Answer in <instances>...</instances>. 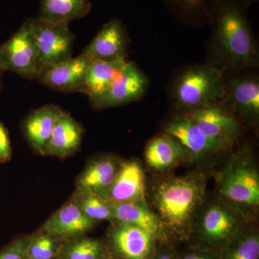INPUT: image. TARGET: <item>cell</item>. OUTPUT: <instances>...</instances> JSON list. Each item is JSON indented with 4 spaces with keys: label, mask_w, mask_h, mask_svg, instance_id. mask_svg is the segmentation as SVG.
I'll use <instances>...</instances> for the list:
<instances>
[{
    "label": "cell",
    "mask_w": 259,
    "mask_h": 259,
    "mask_svg": "<svg viewBox=\"0 0 259 259\" xmlns=\"http://www.w3.org/2000/svg\"><path fill=\"white\" fill-rule=\"evenodd\" d=\"M204 188L203 180L194 175L161 182L154 193V204L162 225L178 234L188 232L203 199Z\"/></svg>",
    "instance_id": "3"
},
{
    "label": "cell",
    "mask_w": 259,
    "mask_h": 259,
    "mask_svg": "<svg viewBox=\"0 0 259 259\" xmlns=\"http://www.w3.org/2000/svg\"><path fill=\"white\" fill-rule=\"evenodd\" d=\"M90 0H41L37 18L69 25L84 18L92 10Z\"/></svg>",
    "instance_id": "23"
},
{
    "label": "cell",
    "mask_w": 259,
    "mask_h": 259,
    "mask_svg": "<svg viewBox=\"0 0 259 259\" xmlns=\"http://www.w3.org/2000/svg\"><path fill=\"white\" fill-rule=\"evenodd\" d=\"M91 60L83 54L44 70L37 81L53 91L65 94L81 93Z\"/></svg>",
    "instance_id": "11"
},
{
    "label": "cell",
    "mask_w": 259,
    "mask_h": 259,
    "mask_svg": "<svg viewBox=\"0 0 259 259\" xmlns=\"http://www.w3.org/2000/svg\"><path fill=\"white\" fill-rule=\"evenodd\" d=\"M224 259H259V239L255 234L245 235L234 241Z\"/></svg>",
    "instance_id": "26"
},
{
    "label": "cell",
    "mask_w": 259,
    "mask_h": 259,
    "mask_svg": "<svg viewBox=\"0 0 259 259\" xmlns=\"http://www.w3.org/2000/svg\"><path fill=\"white\" fill-rule=\"evenodd\" d=\"M127 61H90L81 93L88 96L90 101L105 95Z\"/></svg>",
    "instance_id": "21"
},
{
    "label": "cell",
    "mask_w": 259,
    "mask_h": 259,
    "mask_svg": "<svg viewBox=\"0 0 259 259\" xmlns=\"http://www.w3.org/2000/svg\"><path fill=\"white\" fill-rule=\"evenodd\" d=\"M102 198L110 204L145 202V177L137 161H127L119 167L115 180Z\"/></svg>",
    "instance_id": "13"
},
{
    "label": "cell",
    "mask_w": 259,
    "mask_h": 259,
    "mask_svg": "<svg viewBox=\"0 0 259 259\" xmlns=\"http://www.w3.org/2000/svg\"><path fill=\"white\" fill-rule=\"evenodd\" d=\"M248 3H249L250 6L252 5L255 4V3H258V0H247Z\"/></svg>",
    "instance_id": "34"
},
{
    "label": "cell",
    "mask_w": 259,
    "mask_h": 259,
    "mask_svg": "<svg viewBox=\"0 0 259 259\" xmlns=\"http://www.w3.org/2000/svg\"><path fill=\"white\" fill-rule=\"evenodd\" d=\"M102 246L100 242L90 238H81L68 245L64 259H100Z\"/></svg>",
    "instance_id": "28"
},
{
    "label": "cell",
    "mask_w": 259,
    "mask_h": 259,
    "mask_svg": "<svg viewBox=\"0 0 259 259\" xmlns=\"http://www.w3.org/2000/svg\"><path fill=\"white\" fill-rule=\"evenodd\" d=\"M11 156L12 147L9 134L0 121V163L9 161Z\"/></svg>",
    "instance_id": "30"
},
{
    "label": "cell",
    "mask_w": 259,
    "mask_h": 259,
    "mask_svg": "<svg viewBox=\"0 0 259 259\" xmlns=\"http://www.w3.org/2000/svg\"><path fill=\"white\" fill-rule=\"evenodd\" d=\"M187 151L177 139L163 133L155 136L148 143L145 158L151 168L162 171L176 165L185 157Z\"/></svg>",
    "instance_id": "20"
},
{
    "label": "cell",
    "mask_w": 259,
    "mask_h": 259,
    "mask_svg": "<svg viewBox=\"0 0 259 259\" xmlns=\"http://www.w3.org/2000/svg\"><path fill=\"white\" fill-rule=\"evenodd\" d=\"M220 105L248 123H255L259 117L258 69L236 73L225 72V93Z\"/></svg>",
    "instance_id": "4"
},
{
    "label": "cell",
    "mask_w": 259,
    "mask_h": 259,
    "mask_svg": "<svg viewBox=\"0 0 259 259\" xmlns=\"http://www.w3.org/2000/svg\"><path fill=\"white\" fill-rule=\"evenodd\" d=\"M225 93V71L203 64L177 70L168 85V98L181 113L220 104Z\"/></svg>",
    "instance_id": "2"
},
{
    "label": "cell",
    "mask_w": 259,
    "mask_h": 259,
    "mask_svg": "<svg viewBox=\"0 0 259 259\" xmlns=\"http://www.w3.org/2000/svg\"><path fill=\"white\" fill-rule=\"evenodd\" d=\"M243 221L241 213L231 206L214 203L204 211L199 229L206 241L221 243L233 236Z\"/></svg>",
    "instance_id": "14"
},
{
    "label": "cell",
    "mask_w": 259,
    "mask_h": 259,
    "mask_svg": "<svg viewBox=\"0 0 259 259\" xmlns=\"http://www.w3.org/2000/svg\"><path fill=\"white\" fill-rule=\"evenodd\" d=\"M4 74V71L0 69V92H1L2 88H3V76Z\"/></svg>",
    "instance_id": "32"
},
{
    "label": "cell",
    "mask_w": 259,
    "mask_h": 259,
    "mask_svg": "<svg viewBox=\"0 0 259 259\" xmlns=\"http://www.w3.org/2000/svg\"><path fill=\"white\" fill-rule=\"evenodd\" d=\"M156 259H172L171 257L168 256V255L163 254L161 255H160L159 257H158Z\"/></svg>",
    "instance_id": "33"
},
{
    "label": "cell",
    "mask_w": 259,
    "mask_h": 259,
    "mask_svg": "<svg viewBox=\"0 0 259 259\" xmlns=\"http://www.w3.org/2000/svg\"><path fill=\"white\" fill-rule=\"evenodd\" d=\"M244 154H237L221 172L218 180L223 197L234 203L248 206L259 204V175Z\"/></svg>",
    "instance_id": "6"
},
{
    "label": "cell",
    "mask_w": 259,
    "mask_h": 259,
    "mask_svg": "<svg viewBox=\"0 0 259 259\" xmlns=\"http://www.w3.org/2000/svg\"><path fill=\"white\" fill-rule=\"evenodd\" d=\"M110 204L113 221L137 227L153 237L161 232L162 223L159 218L146 207L145 202Z\"/></svg>",
    "instance_id": "24"
},
{
    "label": "cell",
    "mask_w": 259,
    "mask_h": 259,
    "mask_svg": "<svg viewBox=\"0 0 259 259\" xmlns=\"http://www.w3.org/2000/svg\"><path fill=\"white\" fill-rule=\"evenodd\" d=\"M56 237L42 231L32 240H29L27 245L26 256L32 259H53L55 257Z\"/></svg>",
    "instance_id": "27"
},
{
    "label": "cell",
    "mask_w": 259,
    "mask_h": 259,
    "mask_svg": "<svg viewBox=\"0 0 259 259\" xmlns=\"http://www.w3.org/2000/svg\"><path fill=\"white\" fill-rule=\"evenodd\" d=\"M64 112L58 105L49 104L32 110L23 120L21 127L24 137L38 154H47L54 125Z\"/></svg>",
    "instance_id": "15"
},
{
    "label": "cell",
    "mask_w": 259,
    "mask_h": 259,
    "mask_svg": "<svg viewBox=\"0 0 259 259\" xmlns=\"http://www.w3.org/2000/svg\"><path fill=\"white\" fill-rule=\"evenodd\" d=\"M131 39L127 28L119 19L104 24L81 54L90 60H127Z\"/></svg>",
    "instance_id": "9"
},
{
    "label": "cell",
    "mask_w": 259,
    "mask_h": 259,
    "mask_svg": "<svg viewBox=\"0 0 259 259\" xmlns=\"http://www.w3.org/2000/svg\"><path fill=\"white\" fill-rule=\"evenodd\" d=\"M112 231L116 250L125 259H146L151 251L153 236L136 226L117 222Z\"/></svg>",
    "instance_id": "19"
},
{
    "label": "cell",
    "mask_w": 259,
    "mask_h": 259,
    "mask_svg": "<svg viewBox=\"0 0 259 259\" xmlns=\"http://www.w3.org/2000/svg\"><path fill=\"white\" fill-rule=\"evenodd\" d=\"M120 165L112 156L95 158L88 163L76 180V189L102 197L115 180Z\"/></svg>",
    "instance_id": "18"
},
{
    "label": "cell",
    "mask_w": 259,
    "mask_h": 259,
    "mask_svg": "<svg viewBox=\"0 0 259 259\" xmlns=\"http://www.w3.org/2000/svg\"><path fill=\"white\" fill-rule=\"evenodd\" d=\"M250 7L247 0H216L209 17L204 64L226 73L258 69V44L248 16Z\"/></svg>",
    "instance_id": "1"
},
{
    "label": "cell",
    "mask_w": 259,
    "mask_h": 259,
    "mask_svg": "<svg viewBox=\"0 0 259 259\" xmlns=\"http://www.w3.org/2000/svg\"><path fill=\"white\" fill-rule=\"evenodd\" d=\"M71 201L92 221H113L111 204L100 196L89 191L76 189Z\"/></svg>",
    "instance_id": "25"
},
{
    "label": "cell",
    "mask_w": 259,
    "mask_h": 259,
    "mask_svg": "<svg viewBox=\"0 0 259 259\" xmlns=\"http://www.w3.org/2000/svg\"><path fill=\"white\" fill-rule=\"evenodd\" d=\"M95 224L70 199L46 221L42 231L56 238H74L88 233Z\"/></svg>",
    "instance_id": "16"
},
{
    "label": "cell",
    "mask_w": 259,
    "mask_h": 259,
    "mask_svg": "<svg viewBox=\"0 0 259 259\" xmlns=\"http://www.w3.org/2000/svg\"><path fill=\"white\" fill-rule=\"evenodd\" d=\"M0 69L24 79L37 80V51L34 34V18L25 20L20 28L0 45Z\"/></svg>",
    "instance_id": "5"
},
{
    "label": "cell",
    "mask_w": 259,
    "mask_h": 259,
    "mask_svg": "<svg viewBox=\"0 0 259 259\" xmlns=\"http://www.w3.org/2000/svg\"><path fill=\"white\" fill-rule=\"evenodd\" d=\"M164 133L177 139L189 153L195 156L223 151L233 144L205 136L187 116L181 113L166 124Z\"/></svg>",
    "instance_id": "10"
},
{
    "label": "cell",
    "mask_w": 259,
    "mask_h": 259,
    "mask_svg": "<svg viewBox=\"0 0 259 259\" xmlns=\"http://www.w3.org/2000/svg\"><path fill=\"white\" fill-rule=\"evenodd\" d=\"M28 238H20L0 252V259H26Z\"/></svg>",
    "instance_id": "29"
},
{
    "label": "cell",
    "mask_w": 259,
    "mask_h": 259,
    "mask_svg": "<svg viewBox=\"0 0 259 259\" xmlns=\"http://www.w3.org/2000/svg\"><path fill=\"white\" fill-rule=\"evenodd\" d=\"M83 133V126L64 111L54 125L46 156L62 158L72 156L81 146Z\"/></svg>",
    "instance_id": "17"
},
{
    "label": "cell",
    "mask_w": 259,
    "mask_h": 259,
    "mask_svg": "<svg viewBox=\"0 0 259 259\" xmlns=\"http://www.w3.org/2000/svg\"><path fill=\"white\" fill-rule=\"evenodd\" d=\"M69 26L67 24L34 18L39 75L44 70L72 57L75 36Z\"/></svg>",
    "instance_id": "7"
},
{
    "label": "cell",
    "mask_w": 259,
    "mask_h": 259,
    "mask_svg": "<svg viewBox=\"0 0 259 259\" xmlns=\"http://www.w3.org/2000/svg\"><path fill=\"white\" fill-rule=\"evenodd\" d=\"M181 114L187 116L208 137L233 143L241 135V122L220 104Z\"/></svg>",
    "instance_id": "12"
},
{
    "label": "cell",
    "mask_w": 259,
    "mask_h": 259,
    "mask_svg": "<svg viewBox=\"0 0 259 259\" xmlns=\"http://www.w3.org/2000/svg\"><path fill=\"white\" fill-rule=\"evenodd\" d=\"M179 23L199 28L208 25L216 0H161Z\"/></svg>",
    "instance_id": "22"
},
{
    "label": "cell",
    "mask_w": 259,
    "mask_h": 259,
    "mask_svg": "<svg viewBox=\"0 0 259 259\" xmlns=\"http://www.w3.org/2000/svg\"><path fill=\"white\" fill-rule=\"evenodd\" d=\"M183 259H214V258L208 253L194 252L185 255Z\"/></svg>",
    "instance_id": "31"
},
{
    "label": "cell",
    "mask_w": 259,
    "mask_h": 259,
    "mask_svg": "<svg viewBox=\"0 0 259 259\" xmlns=\"http://www.w3.org/2000/svg\"><path fill=\"white\" fill-rule=\"evenodd\" d=\"M148 87L146 75L134 62L127 60L106 93L90 103L99 110L122 106L141 100Z\"/></svg>",
    "instance_id": "8"
}]
</instances>
